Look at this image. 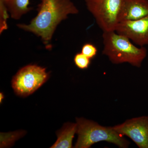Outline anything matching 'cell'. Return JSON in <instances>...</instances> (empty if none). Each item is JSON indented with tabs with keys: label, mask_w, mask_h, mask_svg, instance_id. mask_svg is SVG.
<instances>
[{
	"label": "cell",
	"mask_w": 148,
	"mask_h": 148,
	"mask_svg": "<svg viewBox=\"0 0 148 148\" xmlns=\"http://www.w3.org/2000/svg\"><path fill=\"white\" fill-rule=\"evenodd\" d=\"M38 13L29 24H19L18 28L40 37L47 48L50 43L56 28L70 14L79 12L71 0H40Z\"/></svg>",
	"instance_id": "6da1fadb"
},
{
	"label": "cell",
	"mask_w": 148,
	"mask_h": 148,
	"mask_svg": "<svg viewBox=\"0 0 148 148\" xmlns=\"http://www.w3.org/2000/svg\"><path fill=\"white\" fill-rule=\"evenodd\" d=\"M103 39L102 53L113 64L128 63L140 68L147 57V50L145 47H138L129 38L116 31L103 32Z\"/></svg>",
	"instance_id": "7a4b0ae2"
},
{
	"label": "cell",
	"mask_w": 148,
	"mask_h": 148,
	"mask_svg": "<svg viewBox=\"0 0 148 148\" xmlns=\"http://www.w3.org/2000/svg\"><path fill=\"white\" fill-rule=\"evenodd\" d=\"M78 139L74 148H88L93 144L105 141L120 148H127L130 143L113 127H106L84 118H76Z\"/></svg>",
	"instance_id": "3957f363"
},
{
	"label": "cell",
	"mask_w": 148,
	"mask_h": 148,
	"mask_svg": "<svg viewBox=\"0 0 148 148\" xmlns=\"http://www.w3.org/2000/svg\"><path fill=\"white\" fill-rule=\"evenodd\" d=\"M49 77L45 68L30 64L18 71L12 78V85L16 94L26 97L38 90Z\"/></svg>",
	"instance_id": "277c9868"
},
{
	"label": "cell",
	"mask_w": 148,
	"mask_h": 148,
	"mask_svg": "<svg viewBox=\"0 0 148 148\" xmlns=\"http://www.w3.org/2000/svg\"><path fill=\"white\" fill-rule=\"evenodd\" d=\"M88 11L103 32L116 31L121 0H84Z\"/></svg>",
	"instance_id": "5b68a950"
},
{
	"label": "cell",
	"mask_w": 148,
	"mask_h": 148,
	"mask_svg": "<svg viewBox=\"0 0 148 148\" xmlns=\"http://www.w3.org/2000/svg\"><path fill=\"white\" fill-rule=\"evenodd\" d=\"M113 127L120 135L130 138L138 147L148 148V116L127 119Z\"/></svg>",
	"instance_id": "8992f818"
},
{
	"label": "cell",
	"mask_w": 148,
	"mask_h": 148,
	"mask_svg": "<svg viewBox=\"0 0 148 148\" xmlns=\"http://www.w3.org/2000/svg\"><path fill=\"white\" fill-rule=\"evenodd\" d=\"M116 32L139 46L148 45V15L138 20L119 22Z\"/></svg>",
	"instance_id": "52a82bcc"
},
{
	"label": "cell",
	"mask_w": 148,
	"mask_h": 148,
	"mask_svg": "<svg viewBox=\"0 0 148 148\" xmlns=\"http://www.w3.org/2000/svg\"><path fill=\"white\" fill-rule=\"evenodd\" d=\"M148 15V0H121L119 22L134 21Z\"/></svg>",
	"instance_id": "ba28073f"
},
{
	"label": "cell",
	"mask_w": 148,
	"mask_h": 148,
	"mask_svg": "<svg viewBox=\"0 0 148 148\" xmlns=\"http://www.w3.org/2000/svg\"><path fill=\"white\" fill-rule=\"evenodd\" d=\"M77 123H65L61 130L56 132L57 140L51 147V148H71L73 147V140L77 133Z\"/></svg>",
	"instance_id": "9c48e42d"
},
{
	"label": "cell",
	"mask_w": 148,
	"mask_h": 148,
	"mask_svg": "<svg viewBox=\"0 0 148 148\" xmlns=\"http://www.w3.org/2000/svg\"><path fill=\"white\" fill-rule=\"evenodd\" d=\"M12 18L20 19L31 10L30 0H3Z\"/></svg>",
	"instance_id": "30bf717a"
},
{
	"label": "cell",
	"mask_w": 148,
	"mask_h": 148,
	"mask_svg": "<svg viewBox=\"0 0 148 148\" xmlns=\"http://www.w3.org/2000/svg\"><path fill=\"white\" fill-rule=\"evenodd\" d=\"M10 14L3 0H0V34L8 29V19Z\"/></svg>",
	"instance_id": "8fae6325"
},
{
	"label": "cell",
	"mask_w": 148,
	"mask_h": 148,
	"mask_svg": "<svg viewBox=\"0 0 148 148\" xmlns=\"http://www.w3.org/2000/svg\"><path fill=\"white\" fill-rule=\"evenodd\" d=\"M22 132H14L8 134H1V147H6L11 145L14 142L20 138Z\"/></svg>",
	"instance_id": "7c38bea8"
},
{
	"label": "cell",
	"mask_w": 148,
	"mask_h": 148,
	"mask_svg": "<svg viewBox=\"0 0 148 148\" xmlns=\"http://www.w3.org/2000/svg\"><path fill=\"white\" fill-rule=\"evenodd\" d=\"M90 59L88 58L82 52L78 53L75 55L74 62L77 68L81 69H87L90 63Z\"/></svg>",
	"instance_id": "4fadbf2b"
},
{
	"label": "cell",
	"mask_w": 148,
	"mask_h": 148,
	"mask_svg": "<svg viewBox=\"0 0 148 148\" xmlns=\"http://www.w3.org/2000/svg\"><path fill=\"white\" fill-rule=\"evenodd\" d=\"M97 48L91 43L85 44L82 48V53L90 59L94 58L97 54Z\"/></svg>",
	"instance_id": "5bb4252c"
},
{
	"label": "cell",
	"mask_w": 148,
	"mask_h": 148,
	"mask_svg": "<svg viewBox=\"0 0 148 148\" xmlns=\"http://www.w3.org/2000/svg\"><path fill=\"white\" fill-rule=\"evenodd\" d=\"M4 97V96L3 92H1V93H0V103H1Z\"/></svg>",
	"instance_id": "9a60e30c"
}]
</instances>
